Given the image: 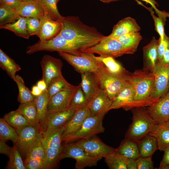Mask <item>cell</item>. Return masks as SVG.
Returning a JSON list of instances; mask_svg holds the SVG:
<instances>
[{"mask_svg":"<svg viewBox=\"0 0 169 169\" xmlns=\"http://www.w3.org/2000/svg\"><path fill=\"white\" fill-rule=\"evenodd\" d=\"M132 122L125 138L138 142L157 127V124L147 112L146 107L132 109Z\"/></svg>","mask_w":169,"mask_h":169,"instance_id":"cell-2","label":"cell"},{"mask_svg":"<svg viewBox=\"0 0 169 169\" xmlns=\"http://www.w3.org/2000/svg\"><path fill=\"white\" fill-rule=\"evenodd\" d=\"M17 110L25 116L30 124L37 125L39 124L35 100L20 103Z\"/></svg>","mask_w":169,"mask_h":169,"instance_id":"cell-32","label":"cell"},{"mask_svg":"<svg viewBox=\"0 0 169 169\" xmlns=\"http://www.w3.org/2000/svg\"><path fill=\"white\" fill-rule=\"evenodd\" d=\"M58 53L80 74L88 72L95 73L104 65L93 57L92 54L84 52L81 55H75L62 52Z\"/></svg>","mask_w":169,"mask_h":169,"instance_id":"cell-12","label":"cell"},{"mask_svg":"<svg viewBox=\"0 0 169 169\" xmlns=\"http://www.w3.org/2000/svg\"><path fill=\"white\" fill-rule=\"evenodd\" d=\"M140 30L136 20L128 17L122 19L114 25L109 36L115 38L125 34L139 32Z\"/></svg>","mask_w":169,"mask_h":169,"instance_id":"cell-23","label":"cell"},{"mask_svg":"<svg viewBox=\"0 0 169 169\" xmlns=\"http://www.w3.org/2000/svg\"><path fill=\"white\" fill-rule=\"evenodd\" d=\"M140 157H151L158 146L156 139L154 136L147 134L138 142Z\"/></svg>","mask_w":169,"mask_h":169,"instance_id":"cell-28","label":"cell"},{"mask_svg":"<svg viewBox=\"0 0 169 169\" xmlns=\"http://www.w3.org/2000/svg\"><path fill=\"white\" fill-rule=\"evenodd\" d=\"M165 36L166 41V44L162 60L160 62L164 64H169V37H167L166 34Z\"/></svg>","mask_w":169,"mask_h":169,"instance_id":"cell-53","label":"cell"},{"mask_svg":"<svg viewBox=\"0 0 169 169\" xmlns=\"http://www.w3.org/2000/svg\"><path fill=\"white\" fill-rule=\"evenodd\" d=\"M155 79L153 72L143 68L130 73L129 80L134 88L135 100L145 101L151 99L150 96Z\"/></svg>","mask_w":169,"mask_h":169,"instance_id":"cell-6","label":"cell"},{"mask_svg":"<svg viewBox=\"0 0 169 169\" xmlns=\"http://www.w3.org/2000/svg\"><path fill=\"white\" fill-rule=\"evenodd\" d=\"M27 29L28 33L30 36L38 34L41 26V20L36 18H26Z\"/></svg>","mask_w":169,"mask_h":169,"instance_id":"cell-45","label":"cell"},{"mask_svg":"<svg viewBox=\"0 0 169 169\" xmlns=\"http://www.w3.org/2000/svg\"><path fill=\"white\" fill-rule=\"evenodd\" d=\"M23 2L22 0H0V3L7 5L17 10Z\"/></svg>","mask_w":169,"mask_h":169,"instance_id":"cell-50","label":"cell"},{"mask_svg":"<svg viewBox=\"0 0 169 169\" xmlns=\"http://www.w3.org/2000/svg\"><path fill=\"white\" fill-rule=\"evenodd\" d=\"M97 60L102 63L111 73L118 75H128L130 73L124 68L114 58L111 57L97 56L92 54Z\"/></svg>","mask_w":169,"mask_h":169,"instance_id":"cell-31","label":"cell"},{"mask_svg":"<svg viewBox=\"0 0 169 169\" xmlns=\"http://www.w3.org/2000/svg\"><path fill=\"white\" fill-rule=\"evenodd\" d=\"M112 104L106 93L100 90L88 102L87 106L91 115L96 116L104 112H108Z\"/></svg>","mask_w":169,"mask_h":169,"instance_id":"cell-21","label":"cell"},{"mask_svg":"<svg viewBox=\"0 0 169 169\" xmlns=\"http://www.w3.org/2000/svg\"><path fill=\"white\" fill-rule=\"evenodd\" d=\"M158 40L153 37L150 42L143 47V68L152 72L158 61L157 47Z\"/></svg>","mask_w":169,"mask_h":169,"instance_id":"cell-22","label":"cell"},{"mask_svg":"<svg viewBox=\"0 0 169 169\" xmlns=\"http://www.w3.org/2000/svg\"><path fill=\"white\" fill-rule=\"evenodd\" d=\"M162 13L166 17H168L169 18V12L165 11H161Z\"/></svg>","mask_w":169,"mask_h":169,"instance_id":"cell-59","label":"cell"},{"mask_svg":"<svg viewBox=\"0 0 169 169\" xmlns=\"http://www.w3.org/2000/svg\"><path fill=\"white\" fill-rule=\"evenodd\" d=\"M31 92L33 95L36 97L40 95L42 93L43 91L36 85L32 87Z\"/></svg>","mask_w":169,"mask_h":169,"instance_id":"cell-57","label":"cell"},{"mask_svg":"<svg viewBox=\"0 0 169 169\" xmlns=\"http://www.w3.org/2000/svg\"><path fill=\"white\" fill-rule=\"evenodd\" d=\"M146 109L154 120L159 125L169 120V90L164 95L150 105Z\"/></svg>","mask_w":169,"mask_h":169,"instance_id":"cell-17","label":"cell"},{"mask_svg":"<svg viewBox=\"0 0 169 169\" xmlns=\"http://www.w3.org/2000/svg\"><path fill=\"white\" fill-rule=\"evenodd\" d=\"M59 34L84 50L99 43L105 36L94 27L84 24L79 17L64 16Z\"/></svg>","mask_w":169,"mask_h":169,"instance_id":"cell-1","label":"cell"},{"mask_svg":"<svg viewBox=\"0 0 169 169\" xmlns=\"http://www.w3.org/2000/svg\"><path fill=\"white\" fill-rule=\"evenodd\" d=\"M107 113L104 112L96 116L91 115L83 122L80 129L74 135L64 140L62 142L66 143L79 140L90 138L97 134L104 133L105 128L103 125V120Z\"/></svg>","mask_w":169,"mask_h":169,"instance_id":"cell-10","label":"cell"},{"mask_svg":"<svg viewBox=\"0 0 169 169\" xmlns=\"http://www.w3.org/2000/svg\"><path fill=\"white\" fill-rule=\"evenodd\" d=\"M23 2H25V1H29L33 0H22Z\"/></svg>","mask_w":169,"mask_h":169,"instance_id":"cell-61","label":"cell"},{"mask_svg":"<svg viewBox=\"0 0 169 169\" xmlns=\"http://www.w3.org/2000/svg\"><path fill=\"white\" fill-rule=\"evenodd\" d=\"M127 159L116 151L105 158V161L110 169H126Z\"/></svg>","mask_w":169,"mask_h":169,"instance_id":"cell-39","label":"cell"},{"mask_svg":"<svg viewBox=\"0 0 169 169\" xmlns=\"http://www.w3.org/2000/svg\"><path fill=\"white\" fill-rule=\"evenodd\" d=\"M122 45L126 54H133L137 49L142 38L139 32L132 33L122 35L115 38Z\"/></svg>","mask_w":169,"mask_h":169,"instance_id":"cell-26","label":"cell"},{"mask_svg":"<svg viewBox=\"0 0 169 169\" xmlns=\"http://www.w3.org/2000/svg\"><path fill=\"white\" fill-rule=\"evenodd\" d=\"M74 142L81 146L90 156L93 158H105L116 151V148L105 143L97 135Z\"/></svg>","mask_w":169,"mask_h":169,"instance_id":"cell-15","label":"cell"},{"mask_svg":"<svg viewBox=\"0 0 169 169\" xmlns=\"http://www.w3.org/2000/svg\"><path fill=\"white\" fill-rule=\"evenodd\" d=\"M91 115L90 111L87 106L77 109L72 118L64 126L62 141L76 132L85 120Z\"/></svg>","mask_w":169,"mask_h":169,"instance_id":"cell-19","label":"cell"},{"mask_svg":"<svg viewBox=\"0 0 169 169\" xmlns=\"http://www.w3.org/2000/svg\"><path fill=\"white\" fill-rule=\"evenodd\" d=\"M77 109L69 107L62 110L47 111L43 122L39 124L43 137L63 126L72 118Z\"/></svg>","mask_w":169,"mask_h":169,"instance_id":"cell-9","label":"cell"},{"mask_svg":"<svg viewBox=\"0 0 169 169\" xmlns=\"http://www.w3.org/2000/svg\"><path fill=\"white\" fill-rule=\"evenodd\" d=\"M50 98L47 89L43 91L39 96L36 97L38 119L39 124L42 123L47 112V108Z\"/></svg>","mask_w":169,"mask_h":169,"instance_id":"cell-38","label":"cell"},{"mask_svg":"<svg viewBox=\"0 0 169 169\" xmlns=\"http://www.w3.org/2000/svg\"><path fill=\"white\" fill-rule=\"evenodd\" d=\"M41 26L37 35L41 41L49 40L58 35L61 28V22L50 18L44 13L41 19Z\"/></svg>","mask_w":169,"mask_h":169,"instance_id":"cell-20","label":"cell"},{"mask_svg":"<svg viewBox=\"0 0 169 169\" xmlns=\"http://www.w3.org/2000/svg\"><path fill=\"white\" fill-rule=\"evenodd\" d=\"M100 90L112 100L130 82L128 75H118L109 71L104 65L93 73Z\"/></svg>","mask_w":169,"mask_h":169,"instance_id":"cell-3","label":"cell"},{"mask_svg":"<svg viewBox=\"0 0 169 169\" xmlns=\"http://www.w3.org/2000/svg\"><path fill=\"white\" fill-rule=\"evenodd\" d=\"M81 86L87 100L89 101L100 90L94 73L85 72L80 74Z\"/></svg>","mask_w":169,"mask_h":169,"instance_id":"cell-24","label":"cell"},{"mask_svg":"<svg viewBox=\"0 0 169 169\" xmlns=\"http://www.w3.org/2000/svg\"><path fill=\"white\" fill-rule=\"evenodd\" d=\"M0 29H4L13 32L16 35L28 39L30 36L27 27L26 18L20 16L15 22L0 26Z\"/></svg>","mask_w":169,"mask_h":169,"instance_id":"cell-33","label":"cell"},{"mask_svg":"<svg viewBox=\"0 0 169 169\" xmlns=\"http://www.w3.org/2000/svg\"><path fill=\"white\" fill-rule=\"evenodd\" d=\"M0 138L4 140H10L16 144L18 134L16 129L10 125L4 118L0 119Z\"/></svg>","mask_w":169,"mask_h":169,"instance_id":"cell-40","label":"cell"},{"mask_svg":"<svg viewBox=\"0 0 169 169\" xmlns=\"http://www.w3.org/2000/svg\"><path fill=\"white\" fill-rule=\"evenodd\" d=\"M40 63L43 73L41 79L45 81L47 86L52 81L63 76V63L59 59L45 55Z\"/></svg>","mask_w":169,"mask_h":169,"instance_id":"cell-16","label":"cell"},{"mask_svg":"<svg viewBox=\"0 0 169 169\" xmlns=\"http://www.w3.org/2000/svg\"><path fill=\"white\" fill-rule=\"evenodd\" d=\"M5 140H0V153L4 154L8 157L11 151L12 147H11L5 143Z\"/></svg>","mask_w":169,"mask_h":169,"instance_id":"cell-51","label":"cell"},{"mask_svg":"<svg viewBox=\"0 0 169 169\" xmlns=\"http://www.w3.org/2000/svg\"><path fill=\"white\" fill-rule=\"evenodd\" d=\"M79 84V87L73 97L69 107L77 109L87 106L88 103L82 90L81 83Z\"/></svg>","mask_w":169,"mask_h":169,"instance_id":"cell-43","label":"cell"},{"mask_svg":"<svg viewBox=\"0 0 169 169\" xmlns=\"http://www.w3.org/2000/svg\"><path fill=\"white\" fill-rule=\"evenodd\" d=\"M75 159V168L83 169L86 167H91L97 165L98 162L102 158H93L90 156L84 149L75 142L63 144V148L59 160L65 158Z\"/></svg>","mask_w":169,"mask_h":169,"instance_id":"cell-8","label":"cell"},{"mask_svg":"<svg viewBox=\"0 0 169 169\" xmlns=\"http://www.w3.org/2000/svg\"><path fill=\"white\" fill-rule=\"evenodd\" d=\"M116 151L127 159L136 160L140 156L138 142L130 139L125 138Z\"/></svg>","mask_w":169,"mask_h":169,"instance_id":"cell-27","label":"cell"},{"mask_svg":"<svg viewBox=\"0 0 169 169\" xmlns=\"http://www.w3.org/2000/svg\"><path fill=\"white\" fill-rule=\"evenodd\" d=\"M158 40V43L157 47V59L158 62H161L162 60L166 46V41L165 36L163 39H161L160 37Z\"/></svg>","mask_w":169,"mask_h":169,"instance_id":"cell-49","label":"cell"},{"mask_svg":"<svg viewBox=\"0 0 169 169\" xmlns=\"http://www.w3.org/2000/svg\"><path fill=\"white\" fill-rule=\"evenodd\" d=\"M36 85L43 91L47 89V84L45 81L42 79L37 82Z\"/></svg>","mask_w":169,"mask_h":169,"instance_id":"cell-56","label":"cell"},{"mask_svg":"<svg viewBox=\"0 0 169 169\" xmlns=\"http://www.w3.org/2000/svg\"></svg>","mask_w":169,"mask_h":169,"instance_id":"cell-64","label":"cell"},{"mask_svg":"<svg viewBox=\"0 0 169 169\" xmlns=\"http://www.w3.org/2000/svg\"><path fill=\"white\" fill-rule=\"evenodd\" d=\"M84 52L114 58L126 54L125 49L121 43L116 39L109 35L105 36L99 43L86 49Z\"/></svg>","mask_w":169,"mask_h":169,"instance_id":"cell-13","label":"cell"},{"mask_svg":"<svg viewBox=\"0 0 169 169\" xmlns=\"http://www.w3.org/2000/svg\"><path fill=\"white\" fill-rule=\"evenodd\" d=\"M3 118L16 130L20 129L30 124L25 116L17 110L6 114Z\"/></svg>","mask_w":169,"mask_h":169,"instance_id":"cell-35","label":"cell"},{"mask_svg":"<svg viewBox=\"0 0 169 169\" xmlns=\"http://www.w3.org/2000/svg\"><path fill=\"white\" fill-rule=\"evenodd\" d=\"M14 81L16 83L18 88L17 100L20 103L35 100L36 97L33 95L31 91L25 86L24 81L21 76L16 75Z\"/></svg>","mask_w":169,"mask_h":169,"instance_id":"cell-37","label":"cell"},{"mask_svg":"<svg viewBox=\"0 0 169 169\" xmlns=\"http://www.w3.org/2000/svg\"><path fill=\"white\" fill-rule=\"evenodd\" d=\"M73 85L68 83L63 76L52 81L47 88L50 98L59 92Z\"/></svg>","mask_w":169,"mask_h":169,"instance_id":"cell-41","label":"cell"},{"mask_svg":"<svg viewBox=\"0 0 169 169\" xmlns=\"http://www.w3.org/2000/svg\"><path fill=\"white\" fill-rule=\"evenodd\" d=\"M41 51L62 52L75 55H81L84 52L83 49L69 42L59 34L49 40H39L36 43L28 46L26 53L30 54Z\"/></svg>","mask_w":169,"mask_h":169,"instance_id":"cell-4","label":"cell"},{"mask_svg":"<svg viewBox=\"0 0 169 169\" xmlns=\"http://www.w3.org/2000/svg\"><path fill=\"white\" fill-rule=\"evenodd\" d=\"M155 102L151 99L145 101L135 100L134 88L129 82L112 100V104L109 110L122 108L128 110L136 107H146Z\"/></svg>","mask_w":169,"mask_h":169,"instance_id":"cell-11","label":"cell"},{"mask_svg":"<svg viewBox=\"0 0 169 169\" xmlns=\"http://www.w3.org/2000/svg\"><path fill=\"white\" fill-rule=\"evenodd\" d=\"M168 121V122H169V121Z\"/></svg>","mask_w":169,"mask_h":169,"instance_id":"cell-63","label":"cell"},{"mask_svg":"<svg viewBox=\"0 0 169 169\" xmlns=\"http://www.w3.org/2000/svg\"><path fill=\"white\" fill-rule=\"evenodd\" d=\"M152 72L155 79L150 97L156 101L169 90V64L158 62Z\"/></svg>","mask_w":169,"mask_h":169,"instance_id":"cell-14","label":"cell"},{"mask_svg":"<svg viewBox=\"0 0 169 169\" xmlns=\"http://www.w3.org/2000/svg\"><path fill=\"white\" fill-rule=\"evenodd\" d=\"M17 11L21 16L40 19L44 14L43 9L34 0L23 1Z\"/></svg>","mask_w":169,"mask_h":169,"instance_id":"cell-25","label":"cell"},{"mask_svg":"<svg viewBox=\"0 0 169 169\" xmlns=\"http://www.w3.org/2000/svg\"><path fill=\"white\" fill-rule=\"evenodd\" d=\"M7 168L9 169H26L22 156L16 145L14 144L12 147Z\"/></svg>","mask_w":169,"mask_h":169,"instance_id":"cell-42","label":"cell"},{"mask_svg":"<svg viewBox=\"0 0 169 169\" xmlns=\"http://www.w3.org/2000/svg\"><path fill=\"white\" fill-rule=\"evenodd\" d=\"M45 154L44 148L41 141L31 151L24 161L29 159H40L44 161Z\"/></svg>","mask_w":169,"mask_h":169,"instance_id":"cell-44","label":"cell"},{"mask_svg":"<svg viewBox=\"0 0 169 169\" xmlns=\"http://www.w3.org/2000/svg\"><path fill=\"white\" fill-rule=\"evenodd\" d=\"M161 169H169V164L164 166Z\"/></svg>","mask_w":169,"mask_h":169,"instance_id":"cell-60","label":"cell"},{"mask_svg":"<svg viewBox=\"0 0 169 169\" xmlns=\"http://www.w3.org/2000/svg\"><path fill=\"white\" fill-rule=\"evenodd\" d=\"M149 134L156 139L158 149L164 151L169 146V123L168 121L158 125L156 128Z\"/></svg>","mask_w":169,"mask_h":169,"instance_id":"cell-29","label":"cell"},{"mask_svg":"<svg viewBox=\"0 0 169 169\" xmlns=\"http://www.w3.org/2000/svg\"><path fill=\"white\" fill-rule=\"evenodd\" d=\"M147 3L150 4L154 9L156 12L157 14L158 17L163 20L166 21V17L162 13L161 11L159 10L156 7V5H158L157 3L155 0H141Z\"/></svg>","mask_w":169,"mask_h":169,"instance_id":"cell-52","label":"cell"},{"mask_svg":"<svg viewBox=\"0 0 169 169\" xmlns=\"http://www.w3.org/2000/svg\"><path fill=\"white\" fill-rule=\"evenodd\" d=\"M143 5L150 12L154 21L155 30L159 35L161 39H163L165 35L164 31V25L165 24L166 21L159 17L155 16L152 8L146 7Z\"/></svg>","mask_w":169,"mask_h":169,"instance_id":"cell-46","label":"cell"},{"mask_svg":"<svg viewBox=\"0 0 169 169\" xmlns=\"http://www.w3.org/2000/svg\"><path fill=\"white\" fill-rule=\"evenodd\" d=\"M164 154L158 169H161L164 166L169 164V146L166 147L163 151Z\"/></svg>","mask_w":169,"mask_h":169,"instance_id":"cell-54","label":"cell"},{"mask_svg":"<svg viewBox=\"0 0 169 169\" xmlns=\"http://www.w3.org/2000/svg\"><path fill=\"white\" fill-rule=\"evenodd\" d=\"M137 169H154L151 157H140L136 160Z\"/></svg>","mask_w":169,"mask_h":169,"instance_id":"cell-47","label":"cell"},{"mask_svg":"<svg viewBox=\"0 0 169 169\" xmlns=\"http://www.w3.org/2000/svg\"><path fill=\"white\" fill-rule=\"evenodd\" d=\"M64 126L49 135L43 136L41 139L45 154L43 169H52L60 161L59 159L63 148L62 143Z\"/></svg>","mask_w":169,"mask_h":169,"instance_id":"cell-5","label":"cell"},{"mask_svg":"<svg viewBox=\"0 0 169 169\" xmlns=\"http://www.w3.org/2000/svg\"><path fill=\"white\" fill-rule=\"evenodd\" d=\"M24 162L26 169H43L44 161L31 159L24 161Z\"/></svg>","mask_w":169,"mask_h":169,"instance_id":"cell-48","label":"cell"},{"mask_svg":"<svg viewBox=\"0 0 169 169\" xmlns=\"http://www.w3.org/2000/svg\"><path fill=\"white\" fill-rule=\"evenodd\" d=\"M79 86H72L61 90L49 99L48 111H57L69 108L73 97Z\"/></svg>","mask_w":169,"mask_h":169,"instance_id":"cell-18","label":"cell"},{"mask_svg":"<svg viewBox=\"0 0 169 169\" xmlns=\"http://www.w3.org/2000/svg\"><path fill=\"white\" fill-rule=\"evenodd\" d=\"M127 169H137V165L136 160L129 159H128L126 163Z\"/></svg>","mask_w":169,"mask_h":169,"instance_id":"cell-55","label":"cell"},{"mask_svg":"<svg viewBox=\"0 0 169 169\" xmlns=\"http://www.w3.org/2000/svg\"><path fill=\"white\" fill-rule=\"evenodd\" d=\"M52 19L61 22L64 16L59 13L58 9L57 0H34Z\"/></svg>","mask_w":169,"mask_h":169,"instance_id":"cell-34","label":"cell"},{"mask_svg":"<svg viewBox=\"0 0 169 169\" xmlns=\"http://www.w3.org/2000/svg\"><path fill=\"white\" fill-rule=\"evenodd\" d=\"M104 3H109L112 2L120 0H99Z\"/></svg>","mask_w":169,"mask_h":169,"instance_id":"cell-58","label":"cell"},{"mask_svg":"<svg viewBox=\"0 0 169 169\" xmlns=\"http://www.w3.org/2000/svg\"><path fill=\"white\" fill-rule=\"evenodd\" d=\"M18 134L16 144L21 156L25 159L32 149L41 141L43 137L39 126L29 124L18 130H16Z\"/></svg>","mask_w":169,"mask_h":169,"instance_id":"cell-7","label":"cell"},{"mask_svg":"<svg viewBox=\"0 0 169 169\" xmlns=\"http://www.w3.org/2000/svg\"><path fill=\"white\" fill-rule=\"evenodd\" d=\"M0 66L14 81L16 76V72L21 69L20 66L15 60L1 49H0Z\"/></svg>","mask_w":169,"mask_h":169,"instance_id":"cell-30","label":"cell"},{"mask_svg":"<svg viewBox=\"0 0 169 169\" xmlns=\"http://www.w3.org/2000/svg\"><path fill=\"white\" fill-rule=\"evenodd\" d=\"M60 0H57V2H58Z\"/></svg>","mask_w":169,"mask_h":169,"instance_id":"cell-62","label":"cell"},{"mask_svg":"<svg viewBox=\"0 0 169 169\" xmlns=\"http://www.w3.org/2000/svg\"><path fill=\"white\" fill-rule=\"evenodd\" d=\"M20 16L16 10L0 3V26L12 23Z\"/></svg>","mask_w":169,"mask_h":169,"instance_id":"cell-36","label":"cell"}]
</instances>
